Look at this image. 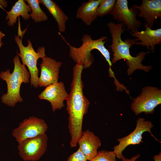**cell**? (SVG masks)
<instances>
[{"label": "cell", "instance_id": "cell-1", "mask_svg": "<svg viewBox=\"0 0 161 161\" xmlns=\"http://www.w3.org/2000/svg\"><path fill=\"white\" fill-rule=\"evenodd\" d=\"M83 69L82 61L78 62L73 67L70 92L66 100L68 128L71 140L75 142L78 141L82 134L83 116L87 113L90 104L83 92L84 84L81 77Z\"/></svg>", "mask_w": 161, "mask_h": 161}, {"label": "cell", "instance_id": "cell-2", "mask_svg": "<svg viewBox=\"0 0 161 161\" xmlns=\"http://www.w3.org/2000/svg\"><path fill=\"white\" fill-rule=\"evenodd\" d=\"M112 37L111 45L109 48L113 53L112 63L114 64L121 59L126 60L128 66L127 73L129 76L131 75L137 69L148 72L152 69L151 66H144L142 64L147 53L144 51L139 52L136 57L131 55L130 48L137 42L134 39H128L124 41L121 38V35L124 31L123 24L118 21L116 24L110 22L107 24Z\"/></svg>", "mask_w": 161, "mask_h": 161}, {"label": "cell", "instance_id": "cell-3", "mask_svg": "<svg viewBox=\"0 0 161 161\" xmlns=\"http://www.w3.org/2000/svg\"><path fill=\"white\" fill-rule=\"evenodd\" d=\"M13 61L14 68L12 73L9 69L5 71H1L0 73V78L6 82L7 86V92L1 96V102L12 107L16 103L23 101L20 95L21 85L22 83H29L30 78L29 72L20 62L18 55L13 58Z\"/></svg>", "mask_w": 161, "mask_h": 161}, {"label": "cell", "instance_id": "cell-4", "mask_svg": "<svg viewBox=\"0 0 161 161\" xmlns=\"http://www.w3.org/2000/svg\"><path fill=\"white\" fill-rule=\"evenodd\" d=\"M107 38L106 36L101 37L96 40L92 39L91 36L88 34L83 35L81 41L82 42L81 45L77 48L69 45V55L75 62L82 61L83 63V69L89 67L95 60L94 57L91 53L92 50L96 49L98 50L105 58L108 62L109 68V76L115 80L114 72L111 66L112 64L110 60V53L108 50L104 46Z\"/></svg>", "mask_w": 161, "mask_h": 161}, {"label": "cell", "instance_id": "cell-5", "mask_svg": "<svg viewBox=\"0 0 161 161\" xmlns=\"http://www.w3.org/2000/svg\"><path fill=\"white\" fill-rule=\"evenodd\" d=\"M18 33V35L15 37V41L16 43L20 50V53H17V55L21 58L23 64L26 66L29 70L30 75V81L31 86L37 88L39 79L38 69L37 67L38 59L41 58L43 59L46 56L45 49L44 47H39L37 49V52L34 49L30 40H28V45L24 46L22 42V38Z\"/></svg>", "mask_w": 161, "mask_h": 161}, {"label": "cell", "instance_id": "cell-6", "mask_svg": "<svg viewBox=\"0 0 161 161\" xmlns=\"http://www.w3.org/2000/svg\"><path fill=\"white\" fill-rule=\"evenodd\" d=\"M161 104V90L157 87L148 86L143 88L141 92L133 99L131 109L136 115L144 112L152 114L155 108Z\"/></svg>", "mask_w": 161, "mask_h": 161}, {"label": "cell", "instance_id": "cell-7", "mask_svg": "<svg viewBox=\"0 0 161 161\" xmlns=\"http://www.w3.org/2000/svg\"><path fill=\"white\" fill-rule=\"evenodd\" d=\"M48 140L45 133L22 140L18 146L20 156L24 161L39 160L47 150Z\"/></svg>", "mask_w": 161, "mask_h": 161}, {"label": "cell", "instance_id": "cell-8", "mask_svg": "<svg viewBox=\"0 0 161 161\" xmlns=\"http://www.w3.org/2000/svg\"><path fill=\"white\" fill-rule=\"evenodd\" d=\"M139 12L133 5L129 8L127 0H117L109 14L114 20L117 19L119 22L126 26L127 30L134 32L138 31L142 25L140 21L137 18Z\"/></svg>", "mask_w": 161, "mask_h": 161}, {"label": "cell", "instance_id": "cell-9", "mask_svg": "<svg viewBox=\"0 0 161 161\" xmlns=\"http://www.w3.org/2000/svg\"><path fill=\"white\" fill-rule=\"evenodd\" d=\"M153 126L151 121L145 120L143 118L139 117L137 121L136 127L134 130L126 136L117 139V141L119 142V144L113 148V151L116 157L118 159H122L124 157L122 155V152L127 146L131 145L139 144L140 143H143V141L142 140V135L145 131L149 132L151 136L161 143L151 131V129Z\"/></svg>", "mask_w": 161, "mask_h": 161}, {"label": "cell", "instance_id": "cell-10", "mask_svg": "<svg viewBox=\"0 0 161 161\" xmlns=\"http://www.w3.org/2000/svg\"><path fill=\"white\" fill-rule=\"evenodd\" d=\"M48 128L43 119L32 116L20 122L18 126L13 130L12 135L18 143L24 139L45 133Z\"/></svg>", "mask_w": 161, "mask_h": 161}, {"label": "cell", "instance_id": "cell-11", "mask_svg": "<svg viewBox=\"0 0 161 161\" xmlns=\"http://www.w3.org/2000/svg\"><path fill=\"white\" fill-rule=\"evenodd\" d=\"M68 95L64 83L60 81L46 86L39 95L38 97L40 99L49 101L54 112L64 106V101L66 100Z\"/></svg>", "mask_w": 161, "mask_h": 161}, {"label": "cell", "instance_id": "cell-12", "mask_svg": "<svg viewBox=\"0 0 161 161\" xmlns=\"http://www.w3.org/2000/svg\"><path fill=\"white\" fill-rule=\"evenodd\" d=\"M40 64L41 74L38 81L39 87L47 86L58 82L60 68L62 62L47 56Z\"/></svg>", "mask_w": 161, "mask_h": 161}, {"label": "cell", "instance_id": "cell-13", "mask_svg": "<svg viewBox=\"0 0 161 161\" xmlns=\"http://www.w3.org/2000/svg\"><path fill=\"white\" fill-rule=\"evenodd\" d=\"M133 6L140 11L137 16L144 18L146 24L151 29L154 21L158 18H161V0H143L140 5Z\"/></svg>", "mask_w": 161, "mask_h": 161}, {"label": "cell", "instance_id": "cell-14", "mask_svg": "<svg viewBox=\"0 0 161 161\" xmlns=\"http://www.w3.org/2000/svg\"><path fill=\"white\" fill-rule=\"evenodd\" d=\"M144 26L145 29L144 30L129 32L132 36L136 38L135 39L137 42L136 44L145 46L148 50L153 52L155 49L156 45L161 44V28L152 30L146 23Z\"/></svg>", "mask_w": 161, "mask_h": 161}, {"label": "cell", "instance_id": "cell-15", "mask_svg": "<svg viewBox=\"0 0 161 161\" xmlns=\"http://www.w3.org/2000/svg\"><path fill=\"white\" fill-rule=\"evenodd\" d=\"M78 143L79 148L89 161L96 155L98 148L101 146L99 138L89 129L83 132Z\"/></svg>", "mask_w": 161, "mask_h": 161}, {"label": "cell", "instance_id": "cell-16", "mask_svg": "<svg viewBox=\"0 0 161 161\" xmlns=\"http://www.w3.org/2000/svg\"><path fill=\"white\" fill-rule=\"evenodd\" d=\"M101 0H89L84 2L77 9L76 17L88 26L97 18V10Z\"/></svg>", "mask_w": 161, "mask_h": 161}, {"label": "cell", "instance_id": "cell-17", "mask_svg": "<svg viewBox=\"0 0 161 161\" xmlns=\"http://www.w3.org/2000/svg\"><path fill=\"white\" fill-rule=\"evenodd\" d=\"M31 12L30 6L25 3L24 0H18L10 10L7 12L5 19L8 20V25L10 27L13 26L16 23L17 17L19 16H21L25 20L29 19L30 17L29 12Z\"/></svg>", "mask_w": 161, "mask_h": 161}, {"label": "cell", "instance_id": "cell-18", "mask_svg": "<svg viewBox=\"0 0 161 161\" xmlns=\"http://www.w3.org/2000/svg\"><path fill=\"white\" fill-rule=\"evenodd\" d=\"M39 3L42 4L48 10L56 21L59 31H65L66 23L69 19L60 7L52 0H38Z\"/></svg>", "mask_w": 161, "mask_h": 161}, {"label": "cell", "instance_id": "cell-19", "mask_svg": "<svg viewBox=\"0 0 161 161\" xmlns=\"http://www.w3.org/2000/svg\"><path fill=\"white\" fill-rule=\"evenodd\" d=\"M30 6L32 13L30 17L35 23L45 21L47 20L48 17L46 13L41 9L38 0H25Z\"/></svg>", "mask_w": 161, "mask_h": 161}, {"label": "cell", "instance_id": "cell-20", "mask_svg": "<svg viewBox=\"0 0 161 161\" xmlns=\"http://www.w3.org/2000/svg\"><path fill=\"white\" fill-rule=\"evenodd\" d=\"M115 0H101L97 10V16L102 17L109 13L114 6Z\"/></svg>", "mask_w": 161, "mask_h": 161}, {"label": "cell", "instance_id": "cell-21", "mask_svg": "<svg viewBox=\"0 0 161 161\" xmlns=\"http://www.w3.org/2000/svg\"><path fill=\"white\" fill-rule=\"evenodd\" d=\"M116 155L113 151L102 150L89 161H116Z\"/></svg>", "mask_w": 161, "mask_h": 161}, {"label": "cell", "instance_id": "cell-22", "mask_svg": "<svg viewBox=\"0 0 161 161\" xmlns=\"http://www.w3.org/2000/svg\"><path fill=\"white\" fill-rule=\"evenodd\" d=\"M87 160L79 148L77 150L71 154L66 161H87Z\"/></svg>", "mask_w": 161, "mask_h": 161}, {"label": "cell", "instance_id": "cell-23", "mask_svg": "<svg viewBox=\"0 0 161 161\" xmlns=\"http://www.w3.org/2000/svg\"><path fill=\"white\" fill-rule=\"evenodd\" d=\"M140 155L139 154H138L136 155H135L134 157H132L130 159L128 158H126L125 157L121 159L123 161H135L137 159L140 157Z\"/></svg>", "mask_w": 161, "mask_h": 161}, {"label": "cell", "instance_id": "cell-24", "mask_svg": "<svg viewBox=\"0 0 161 161\" xmlns=\"http://www.w3.org/2000/svg\"><path fill=\"white\" fill-rule=\"evenodd\" d=\"M154 161H161V153L160 152L158 155H155L153 157Z\"/></svg>", "mask_w": 161, "mask_h": 161}, {"label": "cell", "instance_id": "cell-25", "mask_svg": "<svg viewBox=\"0 0 161 161\" xmlns=\"http://www.w3.org/2000/svg\"><path fill=\"white\" fill-rule=\"evenodd\" d=\"M5 35L1 31H0V48L1 46L4 44L2 41V38Z\"/></svg>", "mask_w": 161, "mask_h": 161}, {"label": "cell", "instance_id": "cell-26", "mask_svg": "<svg viewBox=\"0 0 161 161\" xmlns=\"http://www.w3.org/2000/svg\"><path fill=\"white\" fill-rule=\"evenodd\" d=\"M7 1L5 0H0V5L3 7H7Z\"/></svg>", "mask_w": 161, "mask_h": 161}]
</instances>
